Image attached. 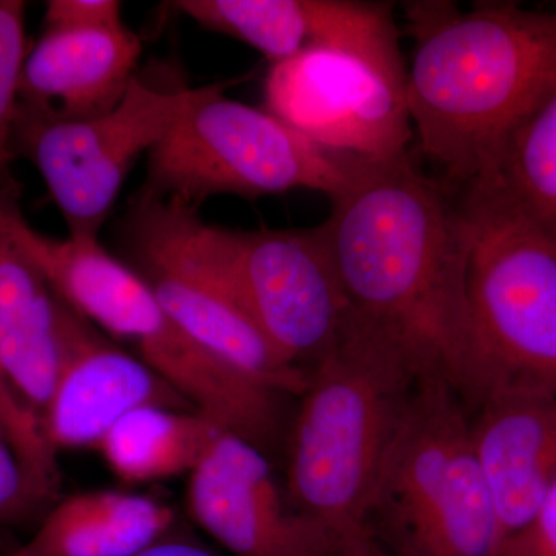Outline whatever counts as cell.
Masks as SVG:
<instances>
[{
	"label": "cell",
	"instance_id": "obj_27",
	"mask_svg": "<svg viewBox=\"0 0 556 556\" xmlns=\"http://www.w3.org/2000/svg\"><path fill=\"white\" fill-rule=\"evenodd\" d=\"M131 556H218L212 554L206 547L200 544L192 543V541L185 540V538H175L166 535L150 544L149 547L142 548L138 554Z\"/></svg>",
	"mask_w": 556,
	"mask_h": 556
},
{
	"label": "cell",
	"instance_id": "obj_9",
	"mask_svg": "<svg viewBox=\"0 0 556 556\" xmlns=\"http://www.w3.org/2000/svg\"><path fill=\"white\" fill-rule=\"evenodd\" d=\"M217 84L161 90L135 76L115 109L90 119L60 118L20 101L11 155L38 169L70 237L98 239L135 161L152 152Z\"/></svg>",
	"mask_w": 556,
	"mask_h": 556
},
{
	"label": "cell",
	"instance_id": "obj_3",
	"mask_svg": "<svg viewBox=\"0 0 556 556\" xmlns=\"http://www.w3.org/2000/svg\"><path fill=\"white\" fill-rule=\"evenodd\" d=\"M308 372L285 490L295 510L342 540L365 526L419 375L393 343L353 316L338 345Z\"/></svg>",
	"mask_w": 556,
	"mask_h": 556
},
{
	"label": "cell",
	"instance_id": "obj_14",
	"mask_svg": "<svg viewBox=\"0 0 556 556\" xmlns=\"http://www.w3.org/2000/svg\"><path fill=\"white\" fill-rule=\"evenodd\" d=\"M58 298V295H56ZM60 372L40 422L54 450L98 447L134 409L197 412L141 358L130 356L58 298Z\"/></svg>",
	"mask_w": 556,
	"mask_h": 556
},
{
	"label": "cell",
	"instance_id": "obj_24",
	"mask_svg": "<svg viewBox=\"0 0 556 556\" xmlns=\"http://www.w3.org/2000/svg\"><path fill=\"white\" fill-rule=\"evenodd\" d=\"M118 0H50L46 30L97 31L126 27Z\"/></svg>",
	"mask_w": 556,
	"mask_h": 556
},
{
	"label": "cell",
	"instance_id": "obj_19",
	"mask_svg": "<svg viewBox=\"0 0 556 556\" xmlns=\"http://www.w3.org/2000/svg\"><path fill=\"white\" fill-rule=\"evenodd\" d=\"M222 431L199 412L142 407L121 417L98 448L113 473L142 484L190 473Z\"/></svg>",
	"mask_w": 556,
	"mask_h": 556
},
{
	"label": "cell",
	"instance_id": "obj_21",
	"mask_svg": "<svg viewBox=\"0 0 556 556\" xmlns=\"http://www.w3.org/2000/svg\"><path fill=\"white\" fill-rule=\"evenodd\" d=\"M0 431L10 439L28 471L49 495L58 482L56 450L43 433L42 422L20 396L0 368Z\"/></svg>",
	"mask_w": 556,
	"mask_h": 556
},
{
	"label": "cell",
	"instance_id": "obj_8",
	"mask_svg": "<svg viewBox=\"0 0 556 556\" xmlns=\"http://www.w3.org/2000/svg\"><path fill=\"white\" fill-rule=\"evenodd\" d=\"M230 86L218 83L149 153L142 190L199 207L215 195L308 189L332 199L345 188L356 159L317 148L268 110L229 100Z\"/></svg>",
	"mask_w": 556,
	"mask_h": 556
},
{
	"label": "cell",
	"instance_id": "obj_25",
	"mask_svg": "<svg viewBox=\"0 0 556 556\" xmlns=\"http://www.w3.org/2000/svg\"><path fill=\"white\" fill-rule=\"evenodd\" d=\"M500 556H556V481L532 521L504 543Z\"/></svg>",
	"mask_w": 556,
	"mask_h": 556
},
{
	"label": "cell",
	"instance_id": "obj_6",
	"mask_svg": "<svg viewBox=\"0 0 556 556\" xmlns=\"http://www.w3.org/2000/svg\"><path fill=\"white\" fill-rule=\"evenodd\" d=\"M468 302L481 404L500 393L556 394V243L492 185L466 190ZM479 404V405H481Z\"/></svg>",
	"mask_w": 556,
	"mask_h": 556
},
{
	"label": "cell",
	"instance_id": "obj_23",
	"mask_svg": "<svg viewBox=\"0 0 556 556\" xmlns=\"http://www.w3.org/2000/svg\"><path fill=\"white\" fill-rule=\"evenodd\" d=\"M50 496L33 478L10 439L0 431V522L28 517Z\"/></svg>",
	"mask_w": 556,
	"mask_h": 556
},
{
	"label": "cell",
	"instance_id": "obj_13",
	"mask_svg": "<svg viewBox=\"0 0 556 556\" xmlns=\"http://www.w3.org/2000/svg\"><path fill=\"white\" fill-rule=\"evenodd\" d=\"M175 9L207 30L254 47L268 60L306 49L353 54L405 89L407 68L388 3L351 0H179Z\"/></svg>",
	"mask_w": 556,
	"mask_h": 556
},
{
	"label": "cell",
	"instance_id": "obj_22",
	"mask_svg": "<svg viewBox=\"0 0 556 556\" xmlns=\"http://www.w3.org/2000/svg\"><path fill=\"white\" fill-rule=\"evenodd\" d=\"M25 2L0 0V166H9L11 129L20 102L22 70L27 60Z\"/></svg>",
	"mask_w": 556,
	"mask_h": 556
},
{
	"label": "cell",
	"instance_id": "obj_17",
	"mask_svg": "<svg viewBox=\"0 0 556 556\" xmlns=\"http://www.w3.org/2000/svg\"><path fill=\"white\" fill-rule=\"evenodd\" d=\"M60 362L56 294L0 225V368L39 417Z\"/></svg>",
	"mask_w": 556,
	"mask_h": 556
},
{
	"label": "cell",
	"instance_id": "obj_20",
	"mask_svg": "<svg viewBox=\"0 0 556 556\" xmlns=\"http://www.w3.org/2000/svg\"><path fill=\"white\" fill-rule=\"evenodd\" d=\"M495 186L519 214L556 243V94L511 137Z\"/></svg>",
	"mask_w": 556,
	"mask_h": 556
},
{
	"label": "cell",
	"instance_id": "obj_12",
	"mask_svg": "<svg viewBox=\"0 0 556 556\" xmlns=\"http://www.w3.org/2000/svg\"><path fill=\"white\" fill-rule=\"evenodd\" d=\"M190 517L233 556H338L342 540L292 507L263 450L223 430L190 471Z\"/></svg>",
	"mask_w": 556,
	"mask_h": 556
},
{
	"label": "cell",
	"instance_id": "obj_18",
	"mask_svg": "<svg viewBox=\"0 0 556 556\" xmlns=\"http://www.w3.org/2000/svg\"><path fill=\"white\" fill-rule=\"evenodd\" d=\"M175 510L150 496L87 492L61 501L10 556H131L169 535Z\"/></svg>",
	"mask_w": 556,
	"mask_h": 556
},
{
	"label": "cell",
	"instance_id": "obj_11",
	"mask_svg": "<svg viewBox=\"0 0 556 556\" xmlns=\"http://www.w3.org/2000/svg\"><path fill=\"white\" fill-rule=\"evenodd\" d=\"M230 244L249 314L289 364L309 371L351 321L320 226L230 230Z\"/></svg>",
	"mask_w": 556,
	"mask_h": 556
},
{
	"label": "cell",
	"instance_id": "obj_4",
	"mask_svg": "<svg viewBox=\"0 0 556 556\" xmlns=\"http://www.w3.org/2000/svg\"><path fill=\"white\" fill-rule=\"evenodd\" d=\"M0 225L73 311L137 348L139 358L201 415L260 448L277 431V393L190 338L137 270L98 239H51L28 225L17 199H0Z\"/></svg>",
	"mask_w": 556,
	"mask_h": 556
},
{
	"label": "cell",
	"instance_id": "obj_15",
	"mask_svg": "<svg viewBox=\"0 0 556 556\" xmlns=\"http://www.w3.org/2000/svg\"><path fill=\"white\" fill-rule=\"evenodd\" d=\"M470 430L504 546L556 481V394H493L471 413Z\"/></svg>",
	"mask_w": 556,
	"mask_h": 556
},
{
	"label": "cell",
	"instance_id": "obj_1",
	"mask_svg": "<svg viewBox=\"0 0 556 556\" xmlns=\"http://www.w3.org/2000/svg\"><path fill=\"white\" fill-rule=\"evenodd\" d=\"M331 203L320 230L351 316L393 343L419 378L447 380L471 415L481 404V376L463 206L409 153L354 160Z\"/></svg>",
	"mask_w": 556,
	"mask_h": 556
},
{
	"label": "cell",
	"instance_id": "obj_28",
	"mask_svg": "<svg viewBox=\"0 0 556 556\" xmlns=\"http://www.w3.org/2000/svg\"><path fill=\"white\" fill-rule=\"evenodd\" d=\"M21 186L11 175L9 166H0V197H16L20 199Z\"/></svg>",
	"mask_w": 556,
	"mask_h": 556
},
{
	"label": "cell",
	"instance_id": "obj_5",
	"mask_svg": "<svg viewBox=\"0 0 556 556\" xmlns=\"http://www.w3.org/2000/svg\"><path fill=\"white\" fill-rule=\"evenodd\" d=\"M365 526L397 556H500L503 536L470 413L447 380L417 379Z\"/></svg>",
	"mask_w": 556,
	"mask_h": 556
},
{
	"label": "cell",
	"instance_id": "obj_16",
	"mask_svg": "<svg viewBox=\"0 0 556 556\" xmlns=\"http://www.w3.org/2000/svg\"><path fill=\"white\" fill-rule=\"evenodd\" d=\"M142 43L118 30H46L27 54L20 101L64 119H90L116 108L135 78Z\"/></svg>",
	"mask_w": 556,
	"mask_h": 556
},
{
	"label": "cell",
	"instance_id": "obj_2",
	"mask_svg": "<svg viewBox=\"0 0 556 556\" xmlns=\"http://www.w3.org/2000/svg\"><path fill=\"white\" fill-rule=\"evenodd\" d=\"M405 102L424 156L464 190L495 174L507 142L556 94V13L514 2L407 9Z\"/></svg>",
	"mask_w": 556,
	"mask_h": 556
},
{
	"label": "cell",
	"instance_id": "obj_10",
	"mask_svg": "<svg viewBox=\"0 0 556 556\" xmlns=\"http://www.w3.org/2000/svg\"><path fill=\"white\" fill-rule=\"evenodd\" d=\"M266 110L317 148L362 161L408 155L413 137L405 90L353 54L306 49L276 62Z\"/></svg>",
	"mask_w": 556,
	"mask_h": 556
},
{
	"label": "cell",
	"instance_id": "obj_26",
	"mask_svg": "<svg viewBox=\"0 0 556 556\" xmlns=\"http://www.w3.org/2000/svg\"><path fill=\"white\" fill-rule=\"evenodd\" d=\"M338 556H397L380 544L368 527H358L346 533L340 543Z\"/></svg>",
	"mask_w": 556,
	"mask_h": 556
},
{
	"label": "cell",
	"instance_id": "obj_7",
	"mask_svg": "<svg viewBox=\"0 0 556 556\" xmlns=\"http://www.w3.org/2000/svg\"><path fill=\"white\" fill-rule=\"evenodd\" d=\"M124 241L135 270L190 338L274 393L306 390L309 372L278 353L244 305L229 229L206 225L197 207L141 190Z\"/></svg>",
	"mask_w": 556,
	"mask_h": 556
}]
</instances>
